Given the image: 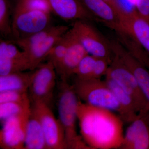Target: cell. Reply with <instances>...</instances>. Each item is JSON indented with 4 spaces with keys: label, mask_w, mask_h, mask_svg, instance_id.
<instances>
[{
    "label": "cell",
    "mask_w": 149,
    "mask_h": 149,
    "mask_svg": "<svg viewBox=\"0 0 149 149\" xmlns=\"http://www.w3.org/2000/svg\"><path fill=\"white\" fill-rule=\"evenodd\" d=\"M77 114L81 136L91 149H120L124 133L123 121L119 115L80 99Z\"/></svg>",
    "instance_id": "cell-1"
},
{
    "label": "cell",
    "mask_w": 149,
    "mask_h": 149,
    "mask_svg": "<svg viewBox=\"0 0 149 149\" xmlns=\"http://www.w3.org/2000/svg\"><path fill=\"white\" fill-rule=\"evenodd\" d=\"M72 87L78 98L93 106L111 111L119 115L123 122L130 123L128 115L121 107L105 80L76 77Z\"/></svg>",
    "instance_id": "cell-2"
},
{
    "label": "cell",
    "mask_w": 149,
    "mask_h": 149,
    "mask_svg": "<svg viewBox=\"0 0 149 149\" xmlns=\"http://www.w3.org/2000/svg\"><path fill=\"white\" fill-rule=\"evenodd\" d=\"M57 106L59 120L64 130L67 149H90L82 137L77 134L76 122L79 99L72 85L68 81L60 84Z\"/></svg>",
    "instance_id": "cell-3"
},
{
    "label": "cell",
    "mask_w": 149,
    "mask_h": 149,
    "mask_svg": "<svg viewBox=\"0 0 149 149\" xmlns=\"http://www.w3.org/2000/svg\"><path fill=\"white\" fill-rule=\"evenodd\" d=\"M89 21L85 20L74 21L70 30L88 54L112 61L114 54L112 50L110 41L107 40Z\"/></svg>",
    "instance_id": "cell-4"
},
{
    "label": "cell",
    "mask_w": 149,
    "mask_h": 149,
    "mask_svg": "<svg viewBox=\"0 0 149 149\" xmlns=\"http://www.w3.org/2000/svg\"><path fill=\"white\" fill-rule=\"evenodd\" d=\"M106 77L110 78L136 102L140 110L149 109V105L130 70L119 56L113 54Z\"/></svg>",
    "instance_id": "cell-5"
},
{
    "label": "cell",
    "mask_w": 149,
    "mask_h": 149,
    "mask_svg": "<svg viewBox=\"0 0 149 149\" xmlns=\"http://www.w3.org/2000/svg\"><path fill=\"white\" fill-rule=\"evenodd\" d=\"M50 13L40 10H15L11 23L15 40L25 38L51 26Z\"/></svg>",
    "instance_id": "cell-6"
},
{
    "label": "cell",
    "mask_w": 149,
    "mask_h": 149,
    "mask_svg": "<svg viewBox=\"0 0 149 149\" xmlns=\"http://www.w3.org/2000/svg\"><path fill=\"white\" fill-rule=\"evenodd\" d=\"M31 72L29 97L32 102H42L49 104L56 85V70L51 61L40 64Z\"/></svg>",
    "instance_id": "cell-7"
},
{
    "label": "cell",
    "mask_w": 149,
    "mask_h": 149,
    "mask_svg": "<svg viewBox=\"0 0 149 149\" xmlns=\"http://www.w3.org/2000/svg\"><path fill=\"white\" fill-rule=\"evenodd\" d=\"M32 104L31 110L40 120L47 149H67L64 129L49 104L42 102H34Z\"/></svg>",
    "instance_id": "cell-8"
},
{
    "label": "cell",
    "mask_w": 149,
    "mask_h": 149,
    "mask_svg": "<svg viewBox=\"0 0 149 149\" xmlns=\"http://www.w3.org/2000/svg\"><path fill=\"white\" fill-rule=\"evenodd\" d=\"M31 110L22 114L13 116L3 122L0 131V146L1 148L23 149L27 124Z\"/></svg>",
    "instance_id": "cell-9"
},
{
    "label": "cell",
    "mask_w": 149,
    "mask_h": 149,
    "mask_svg": "<svg viewBox=\"0 0 149 149\" xmlns=\"http://www.w3.org/2000/svg\"><path fill=\"white\" fill-rule=\"evenodd\" d=\"M121 149H149V109L139 112L124 133Z\"/></svg>",
    "instance_id": "cell-10"
},
{
    "label": "cell",
    "mask_w": 149,
    "mask_h": 149,
    "mask_svg": "<svg viewBox=\"0 0 149 149\" xmlns=\"http://www.w3.org/2000/svg\"><path fill=\"white\" fill-rule=\"evenodd\" d=\"M14 42L0 41V75L29 70L26 52L20 50Z\"/></svg>",
    "instance_id": "cell-11"
},
{
    "label": "cell",
    "mask_w": 149,
    "mask_h": 149,
    "mask_svg": "<svg viewBox=\"0 0 149 149\" xmlns=\"http://www.w3.org/2000/svg\"><path fill=\"white\" fill-rule=\"evenodd\" d=\"M112 50L130 70L149 105V70L125 49L119 41H110Z\"/></svg>",
    "instance_id": "cell-12"
},
{
    "label": "cell",
    "mask_w": 149,
    "mask_h": 149,
    "mask_svg": "<svg viewBox=\"0 0 149 149\" xmlns=\"http://www.w3.org/2000/svg\"><path fill=\"white\" fill-rule=\"evenodd\" d=\"M69 45L61 65L56 71L61 81H68L82 59L88 54L82 44L73 35L70 29L68 31Z\"/></svg>",
    "instance_id": "cell-13"
},
{
    "label": "cell",
    "mask_w": 149,
    "mask_h": 149,
    "mask_svg": "<svg viewBox=\"0 0 149 149\" xmlns=\"http://www.w3.org/2000/svg\"><path fill=\"white\" fill-rule=\"evenodd\" d=\"M96 20L114 30L116 33L124 29L118 15L108 3L104 0H80Z\"/></svg>",
    "instance_id": "cell-14"
},
{
    "label": "cell",
    "mask_w": 149,
    "mask_h": 149,
    "mask_svg": "<svg viewBox=\"0 0 149 149\" xmlns=\"http://www.w3.org/2000/svg\"><path fill=\"white\" fill-rule=\"evenodd\" d=\"M51 11L66 21L96 20L80 0H48Z\"/></svg>",
    "instance_id": "cell-15"
},
{
    "label": "cell",
    "mask_w": 149,
    "mask_h": 149,
    "mask_svg": "<svg viewBox=\"0 0 149 149\" xmlns=\"http://www.w3.org/2000/svg\"><path fill=\"white\" fill-rule=\"evenodd\" d=\"M70 29L66 25H57L54 32L37 45L25 51L29 63V70H34L50 52L56 44Z\"/></svg>",
    "instance_id": "cell-16"
},
{
    "label": "cell",
    "mask_w": 149,
    "mask_h": 149,
    "mask_svg": "<svg viewBox=\"0 0 149 149\" xmlns=\"http://www.w3.org/2000/svg\"><path fill=\"white\" fill-rule=\"evenodd\" d=\"M121 21L124 29L149 55V23L139 16L136 10L128 11Z\"/></svg>",
    "instance_id": "cell-17"
},
{
    "label": "cell",
    "mask_w": 149,
    "mask_h": 149,
    "mask_svg": "<svg viewBox=\"0 0 149 149\" xmlns=\"http://www.w3.org/2000/svg\"><path fill=\"white\" fill-rule=\"evenodd\" d=\"M24 148L27 149H47L40 120L32 110L27 124Z\"/></svg>",
    "instance_id": "cell-18"
},
{
    "label": "cell",
    "mask_w": 149,
    "mask_h": 149,
    "mask_svg": "<svg viewBox=\"0 0 149 149\" xmlns=\"http://www.w3.org/2000/svg\"><path fill=\"white\" fill-rule=\"evenodd\" d=\"M31 72H18L0 75V92L15 91L27 92Z\"/></svg>",
    "instance_id": "cell-19"
},
{
    "label": "cell",
    "mask_w": 149,
    "mask_h": 149,
    "mask_svg": "<svg viewBox=\"0 0 149 149\" xmlns=\"http://www.w3.org/2000/svg\"><path fill=\"white\" fill-rule=\"evenodd\" d=\"M105 81L128 115L130 123L135 119L139 112L141 111L138 105L131 97L113 80L106 77Z\"/></svg>",
    "instance_id": "cell-20"
},
{
    "label": "cell",
    "mask_w": 149,
    "mask_h": 149,
    "mask_svg": "<svg viewBox=\"0 0 149 149\" xmlns=\"http://www.w3.org/2000/svg\"><path fill=\"white\" fill-rule=\"evenodd\" d=\"M68 31L56 44L47 57L48 61L54 65L56 72L61 65L68 49L69 40Z\"/></svg>",
    "instance_id": "cell-21"
},
{
    "label": "cell",
    "mask_w": 149,
    "mask_h": 149,
    "mask_svg": "<svg viewBox=\"0 0 149 149\" xmlns=\"http://www.w3.org/2000/svg\"><path fill=\"white\" fill-rule=\"evenodd\" d=\"M56 26H50L46 29L22 39L15 40L14 43L22 50L27 51L35 47L54 31Z\"/></svg>",
    "instance_id": "cell-22"
},
{
    "label": "cell",
    "mask_w": 149,
    "mask_h": 149,
    "mask_svg": "<svg viewBox=\"0 0 149 149\" xmlns=\"http://www.w3.org/2000/svg\"><path fill=\"white\" fill-rule=\"evenodd\" d=\"M30 103L6 102L0 104V119L2 122L13 116L22 114L31 110Z\"/></svg>",
    "instance_id": "cell-23"
},
{
    "label": "cell",
    "mask_w": 149,
    "mask_h": 149,
    "mask_svg": "<svg viewBox=\"0 0 149 149\" xmlns=\"http://www.w3.org/2000/svg\"><path fill=\"white\" fill-rule=\"evenodd\" d=\"M10 14L8 0H0V32L4 36L12 34Z\"/></svg>",
    "instance_id": "cell-24"
},
{
    "label": "cell",
    "mask_w": 149,
    "mask_h": 149,
    "mask_svg": "<svg viewBox=\"0 0 149 149\" xmlns=\"http://www.w3.org/2000/svg\"><path fill=\"white\" fill-rule=\"evenodd\" d=\"M97 57L91 55L85 56L77 65L74 74L80 79L92 78L93 69Z\"/></svg>",
    "instance_id": "cell-25"
},
{
    "label": "cell",
    "mask_w": 149,
    "mask_h": 149,
    "mask_svg": "<svg viewBox=\"0 0 149 149\" xmlns=\"http://www.w3.org/2000/svg\"><path fill=\"white\" fill-rule=\"evenodd\" d=\"M30 98L27 92L15 91H6L0 92V104L6 102L30 103Z\"/></svg>",
    "instance_id": "cell-26"
},
{
    "label": "cell",
    "mask_w": 149,
    "mask_h": 149,
    "mask_svg": "<svg viewBox=\"0 0 149 149\" xmlns=\"http://www.w3.org/2000/svg\"><path fill=\"white\" fill-rule=\"evenodd\" d=\"M15 10H40L52 12L48 0H18Z\"/></svg>",
    "instance_id": "cell-27"
},
{
    "label": "cell",
    "mask_w": 149,
    "mask_h": 149,
    "mask_svg": "<svg viewBox=\"0 0 149 149\" xmlns=\"http://www.w3.org/2000/svg\"><path fill=\"white\" fill-rule=\"evenodd\" d=\"M111 61L103 58H97L92 78L101 79L104 75H106Z\"/></svg>",
    "instance_id": "cell-28"
},
{
    "label": "cell",
    "mask_w": 149,
    "mask_h": 149,
    "mask_svg": "<svg viewBox=\"0 0 149 149\" xmlns=\"http://www.w3.org/2000/svg\"><path fill=\"white\" fill-rule=\"evenodd\" d=\"M135 6L139 16L149 23V0H136Z\"/></svg>",
    "instance_id": "cell-29"
},
{
    "label": "cell",
    "mask_w": 149,
    "mask_h": 149,
    "mask_svg": "<svg viewBox=\"0 0 149 149\" xmlns=\"http://www.w3.org/2000/svg\"><path fill=\"white\" fill-rule=\"evenodd\" d=\"M108 3L114 8L115 10L118 15L120 18L123 16L128 10L123 7L119 0H104Z\"/></svg>",
    "instance_id": "cell-30"
},
{
    "label": "cell",
    "mask_w": 149,
    "mask_h": 149,
    "mask_svg": "<svg viewBox=\"0 0 149 149\" xmlns=\"http://www.w3.org/2000/svg\"><path fill=\"white\" fill-rule=\"evenodd\" d=\"M127 1L131 4L135 6L136 5V0H127Z\"/></svg>",
    "instance_id": "cell-31"
}]
</instances>
